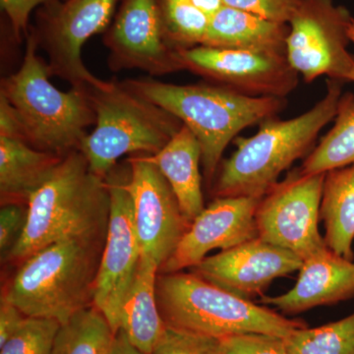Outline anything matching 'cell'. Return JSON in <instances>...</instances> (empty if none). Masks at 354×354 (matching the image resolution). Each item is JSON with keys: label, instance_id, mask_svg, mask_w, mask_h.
<instances>
[{"label": "cell", "instance_id": "cell-1", "mask_svg": "<svg viewBox=\"0 0 354 354\" xmlns=\"http://www.w3.org/2000/svg\"><path fill=\"white\" fill-rule=\"evenodd\" d=\"M111 195L80 150L67 153L27 202V221L8 259L23 261L55 242L106 241Z\"/></svg>", "mask_w": 354, "mask_h": 354}, {"label": "cell", "instance_id": "cell-2", "mask_svg": "<svg viewBox=\"0 0 354 354\" xmlns=\"http://www.w3.org/2000/svg\"><path fill=\"white\" fill-rule=\"evenodd\" d=\"M125 86L174 114L196 136L207 184L215 178L223 152L242 130L277 118L286 99L253 97L218 84L176 85L150 77L128 79Z\"/></svg>", "mask_w": 354, "mask_h": 354}, {"label": "cell", "instance_id": "cell-3", "mask_svg": "<svg viewBox=\"0 0 354 354\" xmlns=\"http://www.w3.org/2000/svg\"><path fill=\"white\" fill-rule=\"evenodd\" d=\"M342 81L327 80L323 99L306 113L260 123L249 138L235 139L236 150L221 162L214 194L218 197H264L293 162L308 156L319 133L334 120L342 95Z\"/></svg>", "mask_w": 354, "mask_h": 354}, {"label": "cell", "instance_id": "cell-4", "mask_svg": "<svg viewBox=\"0 0 354 354\" xmlns=\"http://www.w3.org/2000/svg\"><path fill=\"white\" fill-rule=\"evenodd\" d=\"M39 48L30 27L23 64L15 73L2 79L0 95L12 108L26 143L64 157L80 150L97 116L88 91L71 88L62 92L50 82L48 62L39 57Z\"/></svg>", "mask_w": 354, "mask_h": 354}, {"label": "cell", "instance_id": "cell-5", "mask_svg": "<svg viewBox=\"0 0 354 354\" xmlns=\"http://www.w3.org/2000/svg\"><path fill=\"white\" fill-rule=\"evenodd\" d=\"M157 299L165 325L198 334L225 337L242 334L290 337L307 327L304 321L288 319L269 307L253 304L183 272L158 274Z\"/></svg>", "mask_w": 354, "mask_h": 354}, {"label": "cell", "instance_id": "cell-6", "mask_svg": "<svg viewBox=\"0 0 354 354\" xmlns=\"http://www.w3.org/2000/svg\"><path fill=\"white\" fill-rule=\"evenodd\" d=\"M104 242L71 239L44 247L23 261L4 299L26 316L68 322L94 304Z\"/></svg>", "mask_w": 354, "mask_h": 354}, {"label": "cell", "instance_id": "cell-7", "mask_svg": "<svg viewBox=\"0 0 354 354\" xmlns=\"http://www.w3.org/2000/svg\"><path fill=\"white\" fill-rule=\"evenodd\" d=\"M97 116L80 151L95 174L106 177L128 153L160 152L183 127L174 114L118 81L88 91Z\"/></svg>", "mask_w": 354, "mask_h": 354}, {"label": "cell", "instance_id": "cell-8", "mask_svg": "<svg viewBox=\"0 0 354 354\" xmlns=\"http://www.w3.org/2000/svg\"><path fill=\"white\" fill-rule=\"evenodd\" d=\"M121 0H57L41 7L32 27L39 48L48 55L50 76L77 90L104 87L108 81L95 76L84 64L83 46L113 22Z\"/></svg>", "mask_w": 354, "mask_h": 354}, {"label": "cell", "instance_id": "cell-9", "mask_svg": "<svg viewBox=\"0 0 354 354\" xmlns=\"http://www.w3.org/2000/svg\"><path fill=\"white\" fill-rule=\"evenodd\" d=\"M353 21L333 0H301L286 39V57L298 75L308 83L320 76L354 82V57L348 50Z\"/></svg>", "mask_w": 354, "mask_h": 354}, {"label": "cell", "instance_id": "cell-10", "mask_svg": "<svg viewBox=\"0 0 354 354\" xmlns=\"http://www.w3.org/2000/svg\"><path fill=\"white\" fill-rule=\"evenodd\" d=\"M325 176L304 174L297 167L279 181L256 209L258 237L304 261L329 248L319 232Z\"/></svg>", "mask_w": 354, "mask_h": 354}, {"label": "cell", "instance_id": "cell-11", "mask_svg": "<svg viewBox=\"0 0 354 354\" xmlns=\"http://www.w3.org/2000/svg\"><path fill=\"white\" fill-rule=\"evenodd\" d=\"M127 176L113 169L104 177L111 195V213L94 291V305L106 317L114 334L120 329L121 306L142 256L132 198L125 187Z\"/></svg>", "mask_w": 354, "mask_h": 354}, {"label": "cell", "instance_id": "cell-12", "mask_svg": "<svg viewBox=\"0 0 354 354\" xmlns=\"http://www.w3.org/2000/svg\"><path fill=\"white\" fill-rule=\"evenodd\" d=\"M177 55L183 70L242 94L286 99L298 85L299 75L286 53L198 46Z\"/></svg>", "mask_w": 354, "mask_h": 354}, {"label": "cell", "instance_id": "cell-13", "mask_svg": "<svg viewBox=\"0 0 354 354\" xmlns=\"http://www.w3.org/2000/svg\"><path fill=\"white\" fill-rule=\"evenodd\" d=\"M125 187L131 195L135 227L142 254H150L160 268L171 258L191 223L162 172L141 155L128 158Z\"/></svg>", "mask_w": 354, "mask_h": 354}, {"label": "cell", "instance_id": "cell-14", "mask_svg": "<svg viewBox=\"0 0 354 354\" xmlns=\"http://www.w3.org/2000/svg\"><path fill=\"white\" fill-rule=\"evenodd\" d=\"M104 44L111 71L138 69L162 76L183 70L177 51L162 38L158 0H121Z\"/></svg>", "mask_w": 354, "mask_h": 354}, {"label": "cell", "instance_id": "cell-15", "mask_svg": "<svg viewBox=\"0 0 354 354\" xmlns=\"http://www.w3.org/2000/svg\"><path fill=\"white\" fill-rule=\"evenodd\" d=\"M262 198L218 197L191 223L162 272L194 268L207 254L234 248L258 237L256 209Z\"/></svg>", "mask_w": 354, "mask_h": 354}, {"label": "cell", "instance_id": "cell-16", "mask_svg": "<svg viewBox=\"0 0 354 354\" xmlns=\"http://www.w3.org/2000/svg\"><path fill=\"white\" fill-rule=\"evenodd\" d=\"M304 260L259 237L207 256L195 274L223 290L244 298L261 295L274 279L299 271Z\"/></svg>", "mask_w": 354, "mask_h": 354}, {"label": "cell", "instance_id": "cell-17", "mask_svg": "<svg viewBox=\"0 0 354 354\" xmlns=\"http://www.w3.org/2000/svg\"><path fill=\"white\" fill-rule=\"evenodd\" d=\"M354 297V262L330 248L304 261L295 286L278 297H265L261 304L285 314H298Z\"/></svg>", "mask_w": 354, "mask_h": 354}, {"label": "cell", "instance_id": "cell-18", "mask_svg": "<svg viewBox=\"0 0 354 354\" xmlns=\"http://www.w3.org/2000/svg\"><path fill=\"white\" fill-rule=\"evenodd\" d=\"M162 172L179 203L183 215L192 223L204 206L202 192L201 147L186 125L155 155H141Z\"/></svg>", "mask_w": 354, "mask_h": 354}, {"label": "cell", "instance_id": "cell-19", "mask_svg": "<svg viewBox=\"0 0 354 354\" xmlns=\"http://www.w3.org/2000/svg\"><path fill=\"white\" fill-rule=\"evenodd\" d=\"M290 27L223 6L212 14L202 46L227 50L286 53Z\"/></svg>", "mask_w": 354, "mask_h": 354}, {"label": "cell", "instance_id": "cell-20", "mask_svg": "<svg viewBox=\"0 0 354 354\" xmlns=\"http://www.w3.org/2000/svg\"><path fill=\"white\" fill-rule=\"evenodd\" d=\"M160 266L150 254H142L131 288L124 298L120 314V329L133 346L151 354L165 323L157 299V279Z\"/></svg>", "mask_w": 354, "mask_h": 354}, {"label": "cell", "instance_id": "cell-21", "mask_svg": "<svg viewBox=\"0 0 354 354\" xmlns=\"http://www.w3.org/2000/svg\"><path fill=\"white\" fill-rule=\"evenodd\" d=\"M32 148L22 139L0 135V196L7 203L27 204L62 160Z\"/></svg>", "mask_w": 354, "mask_h": 354}, {"label": "cell", "instance_id": "cell-22", "mask_svg": "<svg viewBox=\"0 0 354 354\" xmlns=\"http://www.w3.org/2000/svg\"><path fill=\"white\" fill-rule=\"evenodd\" d=\"M320 220L327 246L337 255L354 261V164L326 172Z\"/></svg>", "mask_w": 354, "mask_h": 354}, {"label": "cell", "instance_id": "cell-23", "mask_svg": "<svg viewBox=\"0 0 354 354\" xmlns=\"http://www.w3.org/2000/svg\"><path fill=\"white\" fill-rule=\"evenodd\" d=\"M354 164V95L339 99L335 124L319 145L310 152L300 169L304 174H326Z\"/></svg>", "mask_w": 354, "mask_h": 354}, {"label": "cell", "instance_id": "cell-24", "mask_svg": "<svg viewBox=\"0 0 354 354\" xmlns=\"http://www.w3.org/2000/svg\"><path fill=\"white\" fill-rule=\"evenodd\" d=\"M114 332L94 304L62 325L51 354H111Z\"/></svg>", "mask_w": 354, "mask_h": 354}, {"label": "cell", "instance_id": "cell-25", "mask_svg": "<svg viewBox=\"0 0 354 354\" xmlns=\"http://www.w3.org/2000/svg\"><path fill=\"white\" fill-rule=\"evenodd\" d=\"M158 13L162 38L172 50L202 46L211 15L192 0H158Z\"/></svg>", "mask_w": 354, "mask_h": 354}, {"label": "cell", "instance_id": "cell-26", "mask_svg": "<svg viewBox=\"0 0 354 354\" xmlns=\"http://www.w3.org/2000/svg\"><path fill=\"white\" fill-rule=\"evenodd\" d=\"M290 354H354V313L321 327H305L286 339Z\"/></svg>", "mask_w": 354, "mask_h": 354}, {"label": "cell", "instance_id": "cell-27", "mask_svg": "<svg viewBox=\"0 0 354 354\" xmlns=\"http://www.w3.org/2000/svg\"><path fill=\"white\" fill-rule=\"evenodd\" d=\"M62 324L55 319L27 317L0 348V354H51Z\"/></svg>", "mask_w": 354, "mask_h": 354}, {"label": "cell", "instance_id": "cell-28", "mask_svg": "<svg viewBox=\"0 0 354 354\" xmlns=\"http://www.w3.org/2000/svg\"><path fill=\"white\" fill-rule=\"evenodd\" d=\"M151 354H227L223 339L165 326Z\"/></svg>", "mask_w": 354, "mask_h": 354}, {"label": "cell", "instance_id": "cell-29", "mask_svg": "<svg viewBox=\"0 0 354 354\" xmlns=\"http://www.w3.org/2000/svg\"><path fill=\"white\" fill-rule=\"evenodd\" d=\"M223 3L272 22L288 24L301 0H223Z\"/></svg>", "mask_w": 354, "mask_h": 354}, {"label": "cell", "instance_id": "cell-30", "mask_svg": "<svg viewBox=\"0 0 354 354\" xmlns=\"http://www.w3.org/2000/svg\"><path fill=\"white\" fill-rule=\"evenodd\" d=\"M227 354H290L286 339L267 334H242L225 337Z\"/></svg>", "mask_w": 354, "mask_h": 354}, {"label": "cell", "instance_id": "cell-31", "mask_svg": "<svg viewBox=\"0 0 354 354\" xmlns=\"http://www.w3.org/2000/svg\"><path fill=\"white\" fill-rule=\"evenodd\" d=\"M27 221V204L7 203L0 209V254L8 259L9 254L19 241Z\"/></svg>", "mask_w": 354, "mask_h": 354}, {"label": "cell", "instance_id": "cell-32", "mask_svg": "<svg viewBox=\"0 0 354 354\" xmlns=\"http://www.w3.org/2000/svg\"><path fill=\"white\" fill-rule=\"evenodd\" d=\"M57 0H0L6 14L14 39L22 41L29 32V18L35 8L46 6Z\"/></svg>", "mask_w": 354, "mask_h": 354}, {"label": "cell", "instance_id": "cell-33", "mask_svg": "<svg viewBox=\"0 0 354 354\" xmlns=\"http://www.w3.org/2000/svg\"><path fill=\"white\" fill-rule=\"evenodd\" d=\"M27 317L18 307L2 298L0 304V348L20 329Z\"/></svg>", "mask_w": 354, "mask_h": 354}, {"label": "cell", "instance_id": "cell-34", "mask_svg": "<svg viewBox=\"0 0 354 354\" xmlns=\"http://www.w3.org/2000/svg\"><path fill=\"white\" fill-rule=\"evenodd\" d=\"M111 354H146L133 346L124 333L118 330L114 335Z\"/></svg>", "mask_w": 354, "mask_h": 354}, {"label": "cell", "instance_id": "cell-35", "mask_svg": "<svg viewBox=\"0 0 354 354\" xmlns=\"http://www.w3.org/2000/svg\"><path fill=\"white\" fill-rule=\"evenodd\" d=\"M195 4L212 15L223 6V0H192Z\"/></svg>", "mask_w": 354, "mask_h": 354}]
</instances>
